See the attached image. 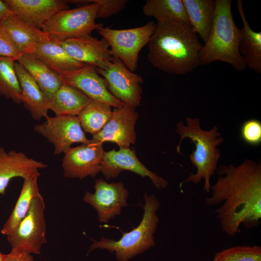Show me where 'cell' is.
<instances>
[{
    "label": "cell",
    "instance_id": "obj_3",
    "mask_svg": "<svg viewBox=\"0 0 261 261\" xmlns=\"http://www.w3.org/2000/svg\"><path fill=\"white\" fill-rule=\"evenodd\" d=\"M232 3L231 0H216L213 24L200 50L199 61L202 65L222 61L242 72L246 66L239 50L240 30L233 18Z\"/></svg>",
    "mask_w": 261,
    "mask_h": 261
},
{
    "label": "cell",
    "instance_id": "obj_1",
    "mask_svg": "<svg viewBox=\"0 0 261 261\" xmlns=\"http://www.w3.org/2000/svg\"><path fill=\"white\" fill-rule=\"evenodd\" d=\"M217 182L205 202L215 211L222 232L232 237L240 227H258L261 219V164L246 160L235 166L221 165Z\"/></svg>",
    "mask_w": 261,
    "mask_h": 261
},
{
    "label": "cell",
    "instance_id": "obj_31",
    "mask_svg": "<svg viewBox=\"0 0 261 261\" xmlns=\"http://www.w3.org/2000/svg\"><path fill=\"white\" fill-rule=\"evenodd\" d=\"M240 135L243 141L251 146H257L261 143V122L256 119L244 121L240 128Z\"/></svg>",
    "mask_w": 261,
    "mask_h": 261
},
{
    "label": "cell",
    "instance_id": "obj_37",
    "mask_svg": "<svg viewBox=\"0 0 261 261\" xmlns=\"http://www.w3.org/2000/svg\"><path fill=\"white\" fill-rule=\"evenodd\" d=\"M48 261V260H45V261Z\"/></svg>",
    "mask_w": 261,
    "mask_h": 261
},
{
    "label": "cell",
    "instance_id": "obj_2",
    "mask_svg": "<svg viewBox=\"0 0 261 261\" xmlns=\"http://www.w3.org/2000/svg\"><path fill=\"white\" fill-rule=\"evenodd\" d=\"M148 44L147 58L154 67L168 73L183 75L200 64L203 45L190 25L172 20H157Z\"/></svg>",
    "mask_w": 261,
    "mask_h": 261
},
{
    "label": "cell",
    "instance_id": "obj_25",
    "mask_svg": "<svg viewBox=\"0 0 261 261\" xmlns=\"http://www.w3.org/2000/svg\"><path fill=\"white\" fill-rule=\"evenodd\" d=\"M90 99L79 89L63 82L49 101V110L56 116H78Z\"/></svg>",
    "mask_w": 261,
    "mask_h": 261
},
{
    "label": "cell",
    "instance_id": "obj_17",
    "mask_svg": "<svg viewBox=\"0 0 261 261\" xmlns=\"http://www.w3.org/2000/svg\"><path fill=\"white\" fill-rule=\"evenodd\" d=\"M47 165L29 158L25 153L6 151L0 146V194H4L10 180L14 177L24 179L40 175L39 170Z\"/></svg>",
    "mask_w": 261,
    "mask_h": 261
},
{
    "label": "cell",
    "instance_id": "obj_4",
    "mask_svg": "<svg viewBox=\"0 0 261 261\" xmlns=\"http://www.w3.org/2000/svg\"><path fill=\"white\" fill-rule=\"evenodd\" d=\"M186 121V125L182 121L176 124L175 131L180 135V142L176 147V151L182 154L180 148L182 141L184 138L190 139V142L194 144L195 149L190 155L189 159L197 171L195 174L190 173L182 184L188 182L197 184L203 179V190L210 192V178L216 172L221 156L217 146L223 143L224 139L220 136L216 126L210 130H204L201 128L198 118L187 117Z\"/></svg>",
    "mask_w": 261,
    "mask_h": 261
},
{
    "label": "cell",
    "instance_id": "obj_5",
    "mask_svg": "<svg viewBox=\"0 0 261 261\" xmlns=\"http://www.w3.org/2000/svg\"><path fill=\"white\" fill-rule=\"evenodd\" d=\"M145 204L142 219L139 224L129 232H123L117 240L102 236L100 241L90 238L93 242L87 254L94 249H106L115 253L117 261H129L155 245L154 234L159 219L157 213L160 202L156 196L147 193L144 195Z\"/></svg>",
    "mask_w": 261,
    "mask_h": 261
},
{
    "label": "cell",
    "instance_id": "obj_32",
    "mask_svg": "<svg viewBox=\"0 0 261 261\" xmlns=\"http://www.w3.org/2000/svg\"><path fill=\"white\" fill-rule=\"evenodd\" d=\"M129 1L127 0H94L97 4L96 18H106L122 11Z\"/></svg>",
    "mask_w": 261,
    "mask_h": 261
},
{
    "label": "cell",
    "instance_id": "obj_19",
    "mask_svg": "<svg viewBox=\"0 0 261 261\" xmlns=\"http://www.w3.org/2000/svg\"><path fill=\"white\" fill-rule=\"evenodd\" d=\"M22 54H32L37 44L50 40L43 30L35 28L14 14L0 23Z\"/></svg>",
    "mask_w": 261,
    "mask_h": 261
},
{
    "label": "cell",
    "instance_id": "obj_12",
    "mask_svg": "<svg viewBox=\"0 0 261 261\" xmlns=\"http://www.w3.org/2000/svg\"><path fill=\"white\" fill-rule=\"evenodd\" d=\"M105 151L102 144L89 140L75 147H70L64 153L62 167L66 178L81 180L95 176L101 170Z\"/></svg>",
    "mask_w": 261,
    "mask_h": 261
},
{
    "label": "cell",
    "instance_id": "obj_30",
    "mask_svg": "<svg viewBox=\"0 0 261 261\" xmlns=\"http://www.w3.org/2000/svg\"><path fill=\"white\" fill-rule=\"evenodd\" d=\"M213 261H261V247L237 246L216 252Z\"/></svg>",
    "mask_w": 261,
    "mask_h": 261
},
{
    "label": "cell",
    "instance_id": "obj_36",
    "mask_svg": "<svg viewBox=\"0 0 261 261\" xmlns=\"http://www.w3.org/2000/svg\"><path fill=\"white\" fill-rule=\"evenodd\" d=\"M5 255L2 253L0 251V261H4Z\"/></svg>",
    "mask_w": 261,
    "mask_h": 261
},
{
    "label": "cell",
    "instance_id": "obj_14",
    "mask_svg": "<svg viewBox=\"0 0 261 261\" xmlns=\"http://www.w3.org/2000/svg\"><path fill=\"white\" fill-rule=\"evenodd\" d=\"M138 116L135 108L132 106L125 104L115 108L110 119L100 132L93 135L92 139L102 144L114 143L119 148L130 147L135 144V126Z\"/></svg>",
    "mask_w": 261,
    "mask_h": 261
},
{
    "label": "cell",
    "instance_id": "obj_23",
    "mask_svg": "<svg viewBox=\"0 0 261 261\" xmlns=\"http://www.w3.org/2000/svg\"><path fill=\"white\" fill-rule=\"evenodd\" d=\"M17 61L30 74L49 101L63 83L60 75L32 54L22 55Z\"/></svg>",
    "mask_w": 261,
    "mask_h": 261
},
{
    "label": "cell",
    "instance_id": "obj_20",
    "mask_svg": "<svg viewBox=\"0 0 261 261\" xmlns=\"http://www.w3.org/2000/svg\"><path fill=\"white\" fill-rule=\"evenodd\" d=\"M14 68L25 108L35 120L46 118L49 110L48 100L32 76L19 63L15 62Z\"/></svg>",
    "mask_w": 261,
    "mask_h": 261
},
{
    "label": "cell",
    "instance_id": "obj_22",
    "mask_svg": "<svg viewBox=\"0 0 261 261\" xmlns=\"http://www.w3.org/2000/svg\"><path fill=\"white\" fill-rule=\"evenodd\" d=\"M32 54L59 75L79 69L85 64L72 58L58 42L50 39L38 44Z\"/></svg>",
    "mask_w": 261,
    "mask_h": 261
},
{
    "label": "cell",
    "instance_id": "obj_16",
    "mask_svg": "<svg viewBox=\"0 0 261 261\" xmlns=\"http://www.w3.org/2000/svg\"><path fill=\"white\" fill-rule=\"evenodd\" d=\"M73 59L84 64L93 65L98 69L105 68L113 55L107 42L91 35L67 39L59 42Z\"/></svg>",
    "mask_w": 261,
    "mask_h": 261
},
{
    "label": "cell",
    "instance_id": "obj_27",
    "mask_svg": "<svg viewBox=\"0 0 261 261\" xmlns=\"http://www.w3.org/2000/svg\"><path fill=\"white\" fill-rule=\"evenodd\" d=\"M143 12L145 16L153 17L157 20H170L190 25L182 0H147Z\"/></svg>",
    "mask_w": 261,
    "mask_h": 261
},
{
    "label": "cell",
    "instance_id": "obj_18",
    "mask_svg": "<svg viewBox=\"0 0 261 261\" xmlns=\"http://www.w3.org/2000/svg\"><path fill=\"white\" fill-rule=\"evenodd\" d=\"M13 13L30 26L41 29L57 12L68 9L61 0H4Z\"/></svg>",
    "mask_w": 261,
    "mask_h": 261
},
{
    "label": "cell",
    "instance_id": "obj_10",
    "mask_svg": "<svg viewBox=\"0 0 261 261\" xmlns=\"http://www.w3.org/2000/svg\"><path fill=\"white\" fill-rule=\"evenodd\" d=\"M95 191H87L83 200L97 212L99 221L107 223L120 214L127 205L129 190L122 182L108 183L102 179L95 180Z\"/></svg>",
    "mask_w": 261,
    "mask_h": 261
},
{
    "label": "cell",
    "instance_id": "obj_11",
    "mask_svg": "<svg viewBox=\"0 0 261 261\" xmlns=\"http://www.w3.org/2000/svg\"><path fill=\"white\" fill-rule=\"evenodd\" d=\"M43 123L36 125L34 131L46 138L54 146V154L65 153L74 143L89 141L85 135L77 116H47Z\"/></svg>",
    "mask_w": 261,
    "mask_h": 261
},
{
    "label": "cell",
    "instance_id": "obj_28",
    "mask_svg": "<svg viewBox=\"0 0 261 261\" xmlns=\"http://www.w3.org/2000/svg\"><path fill=\"white\" fill-rule=\"evenodd\" d=\"M112 114L111 106L90 99L77 117L84 130L94 135L101 131Z\"/></svg>",
    "mask_w": 261,
    "mask_h": 261
},
{
    "label": "cell",
    "instance_id": "obj_26",
    "mask_svg": "<svg viewBox=\"0 0 261 261\" xmlns=\"http://www.w3.org/2000/svg\"><path fill=\"white\" fill-rule=\"evenodd\" d=\"M39 176L24 179L22 188L9 218L5 223L1 233L7 235L17 226L29 210L34 198L40 195L38 185Z\"/></svg>",
    "mask_w": 261,
    "mask_h": 261
},
{
    "label": "cell",
    "instance_id": "obj_9",
    "mask_svg": "<svg viewBox=\"0 0 261 261\" xmlns=\"http://www.w3.org/2000/svg\"><path fill=\"white\" fill-rule=\"evenodd\" d=\"M97 72L106 80L110 93L126 105L135 108L141 104L143 83L142 77L130 71L119 59L113 57L104 69Z\"/></svg>",
    "mask_w": 261,
    "mask_h": 261
},
{
    "label": "cell",
    "instance_id": "obj_15",
    "mask_svg": "<svg viewBox=\"0 0 261 261\" xmlns=\"http://www.w3.org/2000/svg\"><path fill=\"white\" fill-rule=\"evenodd\" d=\"M60 76L63 83L76 87L91 99L115 108L125 105L110 93L106 80L100 76L93 65L85 64L82 68Z\"/></svg>",
    "mask_w": 261,
    "mask_h": 261
},
{
    "label": "cell",
    "instance_id": "obj_33",
    "mask_svg": "<svg viewBox=\"0 0 261 261\" xmlns=\"http://www.w3.org/2000/svg\"><path fill=\"white\" fill-rule=\"evenodd\" d=\"M22 55L6 31L0 26V56L18 60Z\"/></svg>",
    "mask_w": 261,
    "mask_h": 261
},
{
    "label": "cell",
    "instance_id": "obj_24",
    "mask_svg": "<svg viewBox=\"0 0 261 261\" xmlns=\"http://www.w3.org/2000/svg\"><path fill=\"white\" fill-rule=\"evenodd\" d=\"M193 31L205 43L215 15L216 0H182Z\"/></svg>",
    "mask_w": 261,
    "mask_h": 261
},
{
    "label": "cell",
    "instance_id": "obj_7",
    "mask_svg": "<svg viewBox=\"0 0 261 261\" xmlns=\"http://www.w3.org/2000/svg\"><path fill=\"white\" fill-rule=\"evenodd\" d=\"M155 27L156 23L151 21L141 27L123 29L102 26L97 31L108 43L113 56L134 72L137 68L139 54L148 44Z\"/></svg>",
    "mask_w": 261,
    "mask_h": 261
},
{
    "label": "cell",
    "instance_id": "obj_34",
    "mask_svg": "<svg viewBox=\"0 0 261 261\" xmlns=\"http://www.w3.org/2000/svg\"><path fill=\"white\" fill-rule=\"evenodd\" d=\"M4 261H34V258L30 254L11 250L9 254L5 255Z\"/></svg>",
    "mask_w": 261,
    "mask_h": 261
},
{
    "label": "cell",
    "instance_id": "obj_29",
    "mask_svg": "<svg viewBox=\"0 0 261 261\" xmlns=\"http://www.w3.org/2000/svg\"><path fill=\"white\" fill-rule=\"evenodd\" d=\"M15 60L0 56V95L16 104L23 102L19 81L15 71Z\"/></svg>",
    "mask_w": 261,
    "mask_h": 261
},
{
    "label": "cell",
    "instance_id": "obj_6",
    "mask_svg": "<svg viewBox=\"0 0 261 261\" xmlns=\"http://www.w3.org/2000/svg\"><path fill=\"white\" fill-rule=\"evenodd\" d=\"M97 8V4L92 2L60 11L45 23L43 30L51 40L58 42L90 35L102 26L95 22Z\"/></svg>",
    "mask_w": 261,
    "mask_h": 261
},
{
    "label": "cell",
    "instance_id": "obj_21",
    "mask_svg": "<svg viewBox=\"0 0 261 261\" xmlns=\"http://www.w3.org/2000/svg\"><path fill=\"white\" fill-rule=\"evenodd\" d=\"M236 6L241 16L243 27L240 30L239 52L246 67L261 73V32H256L250 27L245 16L243 3L237 0Z\"/></svg>",
    "mask_w": 261,
    "mask_h": 261
},
{
    "label": "cell",
    "instance_id": "obj_13",
    "mask_svg": "<svg viewBox=\"0 0 261 261\" xmlns=\"http://www.w3.org/2000/svg\"><path fill=\"white\" fill-rule=\"evenodd\" d=\"M125 170L132 172L143 178L149 177L157 189H164L168 186L166 180L148 170L137 158L135 151L130 147L104 152L101 172L106 180L117 177Z\"/></svg>",
    "mask_w": 261,
    "mask_h": 261
},
{
    "label": "cell",
    "instance_id": "obj_8",
    "mask_svg": "<svg viewBox=\"0 0 261 261\" xmlns=\"http://www.w3.org/2000/svg\"><path fill=\"white\" fill-rule=\"evenodd\" d=\"M45 203L40 194L33 200L25 217L7 236L12 250L39 255L46 243Z\"/></svg>",
    "mask_w": 261,
    "mask_h": 261
},
{
    "label": "cell",
    "instance_id": "obj_35",
    "mask_svg": "<svg viewBox=\"0 0 261 261\" xmlns=\"http://www.w3.org/2000/svg\"><path fill=\"white\" fill-rule=\"evenodd\" d=\"M13 14L12 11L4 1L0 0V23Z\"/></svg>",
    "mask_w": 261,
    "mask_h": 261
}]
</instances>
